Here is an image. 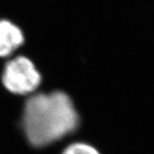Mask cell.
I'll list each match as a JSON object with an SVG mask.
<instances>
[{
	"label": "cell",
	"instance_id": "6da1fadb",
	"mask_svg": "<svg viewBox=\"0 0 154 154\" xmlns=\"http://www.w3.org/2000/svg\"><path fill=\"white\" fill-rule=\"evenodd\" d=\"M81 125L75 102L62 90L38 91L24 99L21 128L33 148H45L65 140L71 143Z\"/></svg>",
	"mask_w": 154,
	"mask_h": 154
},
{
	"label": "cell",
	"instance_id": "7a4b0ae2",
	"mask_svg": "<svg viewBox=\"0 0 154 154\" xmlns=\"http://www.w3.org/2000/svg\"><path fill=\"white\" fill-rule=\"evenodd\" d=\"M1 82L8 93L26 98L38 92L42 83V75L30 58L15 54L5 61Z\"/></svg>",
	"mask_w": 154,
	"mask_h": 154
},
{
	"label": "cell",
	"instance_id": "3957f363",
	"mask_svg": "<svg viewBox=\"0 0 154 154\" xmlns=\"http://www.w3.org/2000/svg\"><path fill=\"white\" fill-rule=\"evenodd\" d=\"M25 41L22 29L7 19H0V58L13 57Z\"/></svg>",
	"mask_w": 154,
	"mask_h": 154
},
{
	"label": "cell",
	"instance_id": "277c9868",
	"mask_svg": "<svg viewBox=\"0 0 154 154\" xmlns=\"http://www.w3.org/2000/svg\"><path fill=\"white\" fill-rule=\"evenodd\" d=\"M61 154H102L98 147L86 141H73L68 144Z\"/></svg>",
	"mask_w": 154,
	"mask_h": 154
}]
</instances>
